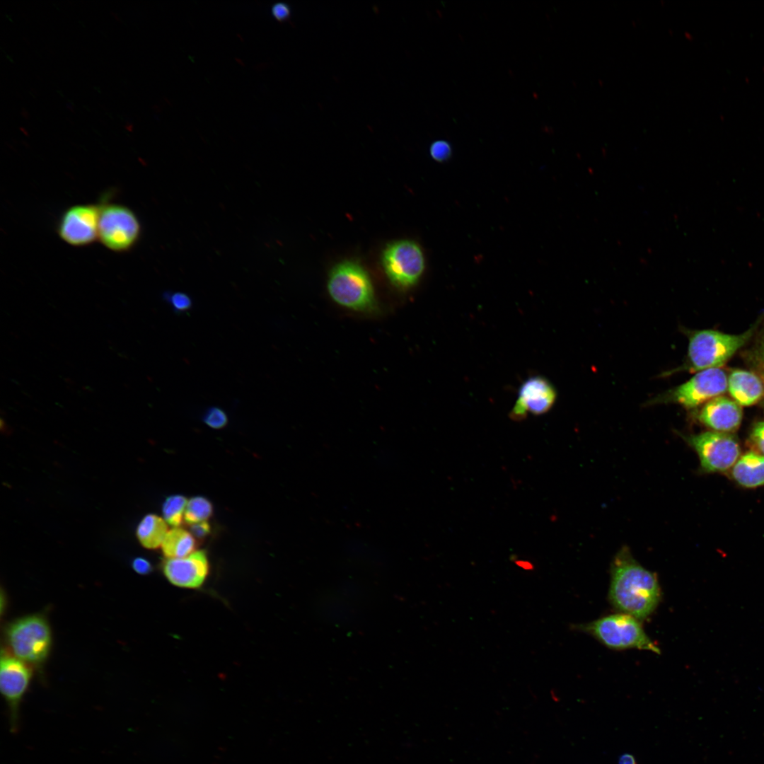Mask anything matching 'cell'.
<instances>
[{"mask_svg": "<svg viewBox=\"0 0 764 764\" xmlns=\"http://www.w3.org/2000/svg\"><path fill=\"white\" fill-rule=\"evenodd\" d=\"M163 571L173 585L188 589L200 587L209 573V562L204 551L193 552L183 558H168Z\"/></svg>", "mask_w": 764, "mask_h": 764, "instance_id": "cell-13", "label": "cell"}, {"mask_svg": "<svg viewBox=\"0 0 764 764\" xmlns=\"http://www.w3.org/2000/svg\"><path fill=\"white\" fill-rule=\"evenodd\" d=\"M100 206L77 204L62 215L57 233L63 241L73 246L90 245L98 238Z\"/></svg>", "mask_w": 764, "mask_h": 764, "instance_id": "cell-11", "label": "cell"}, {"mask_svg": "<svg viewBox=\"0 0 764 764\" xmlns=\"http://www.w3.org/2000/svg\"><path fill=\"white\" fill-rule=\"evenodd\" d=\"M125 128L128 131H132V125L130 124V123H127V125H125Z\"/></svg>", "mask_w": 764, "mask_h": 764, "instance_id": "cell-32", "label": "cell"}, {"mask_svg": "<svg viewBox=\"0 0 764 764\" xmlns=\"http://www.w3.org/2000/svg\"><path fill=\"white\" fill-rule=\"evenodd\" d=\"M618 764H636V760L632 755L625 753L620 757Z\"/></svg>", "mask_w": 764, "mask_h": 764, "instance_id": "cell-29", "label": "cell"}, {"mask_svg": "<svg viewBox=\"0 0 764 764\" xmlns=\"http://www.w3.org/2000/svg\"><path fill=\"white\" fill-rule=\"evenodd\" d=\"M727 375L721 368L704 369L684 383L654 398L650 403H678L695 407L720 396L727 389Z\"/></svg>", "mask_w": 764, "mask_h": 764, "instance_id": "cell-8", "label": "cell"}, {"mask_svg": "<svg viewBox=\"0 0 764 764\" xmlns=\"http://www.w3.org/2000/svg\"><path fill=\"white\" fill-rule=\"evenodd\" d=\"M6 639L15 657L26 664H40L50 652L52 633L43 616L30 615L7 626Z\"/></svg>", "mask_w": 764, "mask_h": 764, "instance_id": "cell-5", "label": "cell"}, {"mask_svg": "<svg viewBox=\"0 0 764 764\" xmlns=\"http://www.w3.org/2000/svg\"><path fill=\"white\" fill-rule=\"evenodd\" d=\"M613 649L635 648L660 654L659 647L644 632L639 620L623 613L609 615L577 625Z\"/></svg>", "mask_w": 764, "mask_h": 764, "instance_id": "cell-4", "label": "cell"}, {"mask_svg": "<svg viewBox=\"0 0 764 764\" xmlns=\"http://www.w3.org/2000/svg\"><path fill=\"white\" fill-rule=\"evenodd\" d=\"M429 153L434 161L443 163L447 161L451 157L452 149L447 141L436 140L431 144Z\"/></svg>", "mask_w": 764, "mask_h": 764, "instance_id": "cell-24", "label": "cell"}, {"mask_svg": "<svg viewBox=\"0 0 764 764\" xmlns=\"http://www.w3.org/2000/svg\"><path fill=\"white\" fill-rule=\"evenodd\" d=\"M21 115L24 118H28L29 117L28 112L24 108H22Z\"/></svg>", "mask_w": 764, "mask_h": 764, "instance_id": "cell-31", "label": "cell"}, {"mask_svg": "<svg viewBox=\"0 0 764 764\" xmlns=\"http://www.w3.org/2000/svg\"><path fill=\"white\" fill-rule=\"evenodd\" d=\"M328 290L337 304L357 311H372L376 306L374 287L366 271L354 261H344L330 271Z\"/></svg>", "mask_w": 764, "mask_h": 764, "instance_id": "cell-3", "label": "cell"}, {"mask_svg": "<svg viewBox=\"0 0 764 764\" xmlns=\"http://www.w3.org/2000/svg\"><path fill=\"white\" fill-rule=\"evenodd\" d=\"M140 234V222L129 207L116 203L100 206L98 238L108 249L117 253L129 250Z\"/></svg>", "mask_w": 764, "mask_h": 764, "instance_id": "cell-6", "label": "cell"}, {"mask_svg": "<svg viewBox=\"0 0 764 764\" xmlns=\"http://www.w3.org/2000/svg\"><path fill=\"white\" fill-rule=\"evenodd\" d=\"M213 511L212 503L205 497H195L187 503L184 520L188 524H194L209 518Z\"/></svg>", "mask_w": 764, "mask_h": 764, "instance_id": "cell-19", "label": "cell"}, {"mask_svg": "<svg viewBox=\"0 0 764 764\" xmlns=\"http://www.w3.org/2000/svg\"><path fill=\"white\" fill-rule=\"evenodd\" d=\"M610 574L608 596L617 610L639 620L654 611L661 598L658 579L633 557L627 546L613 559Z\"/></svg>", "mask_w": 764, "mask_h": 764, "instance_id": "cell-1", "label": "cell"}, {"mask_svg": "<svg viewBox=\"0 0 764 764\" xmlns=\"http://www.w3.org/2000/svg\"><path fill=\"white\" fill-rule=\"evenodd\" d=\"M764 314L745 332L728 334L714 330L689 332L685 362L678 371L720 368L753 336Z\"/></svg>", "mask_w": 764, "mask_h": 764, "instance_id": "cell-2", "label": "cell"}, {"mask_svg": "<svg viewBox=\"0 0 764 764\" xmlns=\"http://www.w3.org/2000/svg\"><path fill=\"white\" fill-rule=\"evenodd\" d=\"M195 547L193 535L178 527L170 530L161 544L163 552L168 558L185 557L193 552Z\"/></svg>", "mask_w": 764, "mask_h": 764, "instance_id": "cell-17", "label": "cell"}, {"mask_svg": "<svg viewBox=\"0 0 764 764\" xmlns=\"http://www.w3.org/2000/svg\"><path fill=\"white\" fill-rule=\"evenodd\" d=\"M731 475L743 487L756 488L764 485V456L755 451L746 452L731 468Z\"/></svg>", "mask_w": 764, "mask_h": 764, "instance_id": "cell-16", "label": "cell"}, {"mask_svg": "<svg viewBox=\"0 0 764 764\" xmlns=\"http://www.w3.org/2000/svg\"><path fill=\"white\" fill-rule=\"evenodd\" d=\"M272 16L279 22L288 21L291 15L290 6L285 2H276L271 8Z\"/></svg>", "mask_w": 764, "mask_h": 764, "instance_id": "cell-26", "label": "cell"}, {"mask_svg": "<svg viewBox=\"0 0 764 764\" xmlns=\"http://www.w3.org/2000/svg\"><path fill=\"white\" fill-rule=\"evenodd\" d=\"M555 399V388L548 380L540 376L531 377L521 385L509 416L514 420H521L528 414L545 413L552 407Z\"/></svg>", "mask_w": 764, "mask_h": 764, "instance_id": "cell-12", "label": "cell"}, {"mask_svg": "<svg viewBox=\"0 0 764 764\" xmlns=\"http://www.w3.org/2000/svg\"><path fill=\"white\" fill-rule=\"evenodd\" d=\"M20 129H21V131H22V132H23V133H25V134L26 135H28V132H27L25 131V129H24L23 127H21V128H20Z\"/></svg>", "mask_w": 764, "mask_h": 764, "instance_id": "cell-33", "label": "cell"}, {"mask_svg": "<svg viewBox=\"0 0 764 764\" xmlns=\"http://www.w3.org/2000/svg\"><path fill=\"white\" fill-rule=\"evenodd\" d=\"M750 439L758 452L764 456V420L758 422L753 425Z\"/></svg>", "mask_w": 764, "mask_h": 764, "instance_id": "cell-25", "label": "cell"}, {"mask_svg": "<svg viewBox=\"0 0 764 764\" xmlns=\"http://www.w3.org/2000/svg\"><path fill=\"white\" fill-rule=\"evenodd\" d=\"M191 533L197 538H203L210 532V525L207 521L191 525Z\"/></svg>", "mask_w": 764, "mask_h": 764, "instance_id": "cell-28", "label": "cell"}, {"mask_svg": "<svg viewBox=\"0 0 764 764\" xmlns=\"http://www.w3.org/2000/svg\"><path fill=\"white\" fill-rule=\"evenodd\" d=\"M745 357L756 374L762 380L764 386V328L753 346L747 350Z\"/></svg>", "mask_w": 764, "mask_h": 764, "instance_id": "cell-21", "label": "cell"}, {"mask_svg": "<svg viewBox=\"0 0 764 764\" xmlns=\"http://www.w3.org/2000/svg\"><path fill=\"white\" fill-rule=\"evenodd\" d=\"M132 567L134 572L141 575L148 574L152 571L151 564L148 560L144 557L135 558L132 561Z\"/></svg>", "mask_w": 764, "mask_h": 764, "instance_id": "cell-27", "label": "cell"}, {"mask_svg": "<svg viewBox=\"0 0 764 764\" xmlns=\"http://www.w3.org/2000/svg\"><path fill=\"white\" fill-rule=\"evenodd\" d=\"M167 531V524L163 519L149 514L144 517L139 523L137 536L144 547L155 549L161 545Z\"/></svg>", "mask_w": 764, "mask_h": 764, "instance_id": "cell-18", "label": "cell"}, {"mask_svg": "<svg viewBox=\"0 0 764 764\" xmlns=\"http://www.w3.org/2000/svg\"><path fill=\"white\" fill-rule=\"evenodd\" d=\"M32 677L25 662L8 654H1L0 661V690L9 710L12 732L18 730L19 708Z\"/></svg>", "mask_w": 764, "mask_h": 764, "instance_id": "cell-10", "label": "cell"}, {"mask_svg": "<svg viewBox=\"0 0 764 764\" xmlns=\"http://www.w3.org/2000/svg\"><path fill=\"white\" fill-rule=\"evenodd\" d=\"M698 419L712 431L729 434L739 427L742 410L734 400L718 396L703 405Z\"/></svg>", "mask_w": 764, "mask_h": 764, "instance_id": "cell-14", "label": "cell"}, {"mask_svg": "<svg viewBox=\"0 0 764 764\" xmlns=\"http://www.w3.org/2000/svg\"><path fill=\"white\" fill-rule=\"evenodd\" d=\"M516 565L519 567H521V568H522L523 569H526V570H531V569H533V565H531L530 562H528L527 561L519 560L516 562Z\"/></svg>", "mask_w": 764, "mask_h": 764, "instance_id": "cell-30", "label": "cell"}, {"mask_svg": "<svg viewBox=\"0 0 764 764\" xmlns=\"http://www.w3.org/2000/svg\"><path fill=\"white\" fill-rule=\"evenodd\" d=\"M678 435L697 453L703 472H725L740 457L739 444L729 433L708 431L689 435L678 433Z\"/></svg>", "mask_w": 764, "mask_h": 764, "instance_id": "cell-7", "label": "cell"}, {"mask_svg": "<svg viewBox=\"0 0 764 764\" xmlns=\"http://www.w3.org/2000/svg\"><path fill=\"white\" fill-rule=\"evenodd\" d=\"M381 262L391 283L403 289L415 285L425 268L421 247L410 240H400L388 245L382 253Z\"/></svg>", "mask_w": 764, "mask_h": 764, "instance_id": "cell-9", "label": "cell"}, {"mask_svg": "<svg viewBox=\"0 0 764 764\" xmlns=\"http://www.w3.org/2000/svg\"><path fill=\"white\" fill-rule=\"evenodd\" d=\"M204 422L209 427L219 429L228 423L226 413L219 407H212L207 410L203 417Z\"/></svg>", "mask_w": 764, "mask_h": 764, "instance_id": "cell-22", "label": "cell"}, {"mask_svg": "<svg viewBox=\"0 0 764 764\" xmlns=\"http://www.w3.org/2000/svg\"><path fill=\"white\" fill-rule=\"evenodd\" d=\"M727 389L733 400L741 406L752 405L764 395L760 378L755 372L742 369H734L730 373Z\"/></svg>", "mask_w": 764, "mask_h": 764, "instance_id": "cell-15", "label": "cell"}, {"mask_svg": "<svg viewBox=\"0 0 764 764\" xmlns=\"http://www.w3.org/2000/svg\"><path fill=\"white\" fill-rule=\"evenodd\" d=\"M187 501L180 494L168 497L163 504V514L165 521L174 527L179 526L183 521V516Z\"/></svg>", "mask_w": 764, "mask_h": 764, "instance_id": "cell-20", "label": "cell"}, {"mask_svg": "<svg viewBox=\"0 0 764 764\" xmlns=\"http://www.w3.org/2000/svg\"><path fill=\"white\" fill-rule=\"evenodd\" d=\"M164 299L168 301L176 312H186L192 306V299L183 292H168L163 294Z\"/></svg>", "mask_w": 764, "mask_h": 764, "instance_id": "cell-23", "label": "cell"}]
</instances>
